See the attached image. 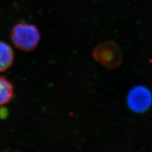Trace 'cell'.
<instances>
[{"mask_svg": "<svg viewBox=\"0 0 152 152\" xmlns=\"http://www.w3.org/2000/svg\"><path fill=\"white\" fill-rule=\"evenodd\" d=\"M14 55L11 47L5 42L0 41V72L6 71L12 64Z\"/></svg>", "mask_w": 152, "mask_h": 152, "instance_id": "4", "label": "cell"}, {"mask_svg": "<svg viewBox=\"0 0 152 152\" xmlns=\"http://www.w3.org/2000/svg\"><path fill=\"white\" fill-rule=\"evenodd\" d=\"M93 56L102 65L109 69L117 68L122 61V56L119 48L116 44L112 42L98 45L94 50Z\"/></svg>", "mask_w": 152, "mask_h": 152, "instance_id": "2", "label": "cell"}, {"mask_svg": "<svg viewBox=\"0 0 152 152\" xmlns=\"http://www.w3.org/2000/svg\"><path fill=\"white\" fill-rule=\"evenodd\" d=\"M129 107L136 113H141L148 110L152 104V94L147 87L137 86L132 88L127 97Z\"/></svg>", "mask_w": 152, "mask_h": 152, "instance_id": "3", "label": "cell"}, {"mask_svg": "<svg viewBox=\"0 0 152 152\" xmlns=\"http://www.w3.org/2000/svg\"><path fill=\"white\" fill-rule=\"evenodd\" d=\"M14 96V87L6 78L0 76V105L9 103Z\"/></svg>", "mask_w": 152, "mask_h": 152, "instance_id": "5", "label": "cell"}, {"mask_svg": "<svg viewBox=\"0 0 152 152\" xmlns=\"http://www.w3.org/2000/svg\"><path fill=\"white\" fill-rule=\"evenodd\" d=\"M10 38L17 49L24 51H31L38 46L41 36L35 26L20 23L12 28Z\"/></svg>", "mask_w": 152, "mask_h": 152, "instance_id": "1", "label": "cell"}]
</instances>
